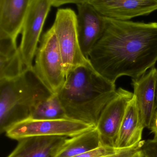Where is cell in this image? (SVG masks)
I'll use <instances>...</instances> for the list:
<instances>
[{
    "mask_svg": "<svg viewBox=\"0 0 157 157\" xmlns=\"http://www.w3.org/2000/svg\"><path fill=\"white\" fill-rule=\"evenodd\" d=\"M105 17L104 33L88 55L95 70L113 83L122 76L138 78L157 62V22Z\"/></svg>",
    "mask_w": 157,
    "mask_h": 157,
    "instance_id": "obj_1",
    "label": "cell"
},
{
    "mask_svg": "<svg viewBox=\"0 0 157 157\" xmlns=\"http://www.w3.org/2000/svg\"><path fill=\"white\" fill-rule=\"evenodd\" d=\"M117 90L115 83L97 72L88 60L68 74L57 95L67 118L96 127Z\"/></svg>",
    "mask_w": 157,
    "mask_h": 157,
    "instance_id": "obj_2",
    "label": "cell"
},
{
    "mask_svg": "<svg viewBox=\"0 0 157 157\" xmlns=\"http://www.w3.org/2000/svg\"><path fill=\"white\" fill-rule=\"evenodd\" d=\"M31 69L0 80V132L29 118L36 106L52 95Z\"/></svg>",
    "mask_w": 157,
    "mask_h": 157,
    "instance_id": "obj_3",
    "label": "cell"
},
{
    "mask_svg": "<svg viewBox=\"0 0 157 157\" xmlns=\"http://www.w3.org/2000/svg\"><path fill=\"white\" fill-rule=\"evenodd\" d=\"M34 61L35 74L52 94H57L64 85L66 74L52 26L41 37Z\"/></svg>",
    "mask_w": 157,
    "mask_h": 157,
    "instance_id": "obj_4",
    "label": "cell"
},
{
    "mask_svg": "<svg viewBox=\"0 0 157 157\" xmlns=\"http://www.w3.org/2000/svg\"><path fill=\"white\" fill-rule=\"evenodd\" d=\"M52 27L57 38L66 77L72 70L88 60L80 47L76 13L71 8L58 9Z\"/></svg>",
    "mask_w": 157,
    "mask_h": 157,
    "instance_id": "obj_5",
    "label": "cell"
},
{
    "mask_svg": "<svg viewBox=\"0 0 157 157\" xmlns=\"http://www.w3.org/2000/svg\"><path fill=\"white\" fill-rule=\"evenodd\" d=\"M95 126L69 118L36 120L28 118L14 124L5 132L8 138L18 141L32 136H59L71 137Z\"/></svg>",
    "mask_w": 157,
    "mask_h": 157,
    "instance_id": "obj_6",
    "label": "cell"
},
{
    "mask_svg": "<svg viewBox=\"0 0 157 157\" xmlns=\"http://www.w3.org/2000/svg\"><path fill=\"white\" fill-rule=\"evenodd\" d=\"M52 0H31L24 20L19 48L25 69L33 68V62L45 20Z\"/></svg>",
    "mask_w": 157,
    "mask_h": 157,
    "instance_id": "obj_7",
    "label": "cell"
},
{
    "mask_svg": "<svg viewBox=\"0 0 157 157\" xmlns=\"http://www.w3.org/2000/svg\"><path fill=\"white\" fill-rule=\"evenodd\" d=\"M133 97V92L119 88L114 98L104 108L96 126L102 145L115 147L127 107Z\"/></svg>",
    "mask_w": 157,
    "mask_h": 157,
    "instance_id": "obj_8",
    "label": "cell"
},
{
    "mask_svg": "<svg viewBox=\"0 0 157 157\" xmlns=\"http://www.w3.org/2000/svg\"><path fill=\"white\" fill-rule=\"evenodd\" d=\"M77 5V28L81 49L86 58L102 36L106 26V19L90 3Z\"/></svg>",
    "mask_w": 157,
    "mask_h": 157,
    "instance_id": "obj_9",
    "label": "cell"
},
{
    "mask_svg": "<svg viewBox=\"0 0 157 157\" xmlns=\"http://www.w3.org/2000/svg\"><path fill=\"white\" fill-rule=\"evenodd\" d=\"M88 2L104 17L125 21L157 10V0H89Z\"/></svg>",
    "mask_w": 157,
    "mask_h": 157,
    "instance_id": "obj_10",
    "label": "cell"
},
{
    "mask_svg": "<svg viewBox=\"0 0 157 157\" xmlns=\"http://www.w3.org/2000/svg\"><path fill=\"white\" fill-rule=\"evenodd\" d=\"M157 69L154 67L138 78L132 79L134 97L141 121L149 128L156 109Z\"/></svg>",
    "mask_w": 157,
    "mask_h": 157,
    "instance_id": "obj_11",
    "label": "cell"
},
{
    "mask_svg": "<svg viewBox=\"0 0 157 157\" xmlns=\"http://www.w3.org/2000/svg\"><path fill=\"white\" fill-rule=\"evenodd\" d=\"M31 0H0V37L17 40Z\"/></svg>",
    "mask_w": 157,
    "mask_h": 157,
    "instance_id": "obj_12",
    "label": "cell"
},
{
    "mask_svg": "<svg viewBox=\"0 0 157 157\" xmlns=\"http://www.w3.org/2000/svg\"><path fill=\"white\" fill-rule=\"evenodd\" d=\"M65 136H32L18 140L14 151L7 157H53Z\"/></svg>",
    "mask_w": 157,
    "mask_h": 157,
    "instance_id": "obj_13",
    "label": "cell"
},
{
    "mask_svg": "<svg viewBox=\"0 0 157 157\" xmlns=\"http://www.w3.org/2000/svg\"><path fill=\"white\" fill-rule=\"evenodd\" d=\"M144 128L133 97L127 107L118 134L115 147L119 149L128 148L141 142Z\"/></svg>",
    "mask_w": 157,
    "mask_h": 157,
    "instance_id": "obj_14",
    "label": "cell"
},
{
    "mask_svg": "<svg viewBox=\"0 0 157 157\" xmlns=\"http://www.w3.org/2000/svg\"><path fill=\"white\" fill-rule=\"evenodd\" d=\"M25 70L17 40L10 37H0V80L15 78Z\"/></svg>",
    "mask_w": 157,
    "mask_h": 157,
    "instance_id": "obj_15",
    "label": "cell"
},
{
    "mask_svg": "<svg viewBox=\"0 0 157 157\" xmlns=\"http://www.w3.org/2000/svg\"><path fill=\"white\" fill-rule=\"evenodd\" d=\"M102 145L96 127L73 137H67L53 157H73L96 149Z\"/></svg>",
    "mask_w": 157,
    "mask_h": 157,
    "instance_id": "obj_16",
    "label": "cell"
},
{
    "mask_svg": "<svg viewBox=\"0 0 157 157\" xmlns=\"http://www.w3.org/2000/svg\"><path fill=\"white\" fill-rule=\"evenodd\" d=\"M29 118L36 120H58L68 118L57 94H53L39 103Z\"/></svg>",
    "mask_w": 157,
    "mask_h": 157,
    "instance_id": "obj_17",
    "label": "cell"
},
{
    "mask_svg": "<svg viewBox=\"0 0 157 157\" xmlns=\"http://www.w3.org/2000/svg\"><path fill=\"white\" fill-rule=\"evenodd\" d=\"M121 149H119L108 146L101 145L96 149L73 157H102L115 154Z\"/></svg>",
    "mask_w": 157,
    "mask_h": 157,
    "instance_id": "obj_18",
    "label": "cell"
},
{
    "mask_svg": "<svg viewBox=\"0 0 157 157\" xmlns=\"http://www.w3.org/2000/svg\"><path fill=\"white\" fill-rule=\"evenodd\" d=\"M145 142V141H141L131 147L124 148L115 154L102 157H131L141 150Z\"/></svg>",
    "mask_w": 157,
    "mask_h": 157,
    "instance_id": "obj_19",
    "label": "cell"
},
{
    "mask_svg": "<svg viewBox=\"0 0 157 157\" xmlns=\"http://www.w3.org/2000/svg\"><path fill=\"white\" fill-rule=\"evenodd\" d=\"M141 149L146 157H157V138L145 141Z\"/></svg>",
    "mask_w": 157,
    "mask_h": 157,
    "instance_id": "obj_20",
    "label": "cell"
},
{
    "mask_svg": "<svg viewBox=\"0 0 157 157\" xmlns=\"http://www.w3.org/2000/svg\"><path fill=\"white\" fill-rule=\"evenodd\" d=\"M89 0H52V6L58 7L67 4H75L76 5L88 2Z\"/></svg>",
    "mask_w": 157,
    "mask_h": 157,
    "instance_id": "obj_21",
    "label": "cell"
},
{
    "mask_svg": "<svg viewBox=\"0 0 157 157\" xmlns=\"http://www.w3.org/2000/svg\"><path fill=\"white\" fill-rule=\"evenodd\" d=\"M148 129H150L151 133L154 134V138H157V108H156L154 112Z\"/></svg>",
    "mask_w": 157,
    "mask_h": 157,
    "instance_id": "obj_22",
    "label": "cell"
},
{
    "mask_svg": "<svg viewBox=\"0 0 157 157\" xmlns=\"http://www.w3.org/2000/svg\"><path fill=\"white\" fill-rule=\"evenodd\" d=\"M131 157H146L145 156L144 154L143 153V151L142 149L138 151V152H136L135 155L132 156Z\"/></svg>",
    "mask_w": 157,
    "mask_h": 157,
    "instance_id": "obj_23",
    "label": "cell"
},
{
    "mask_svg": "<svg viewBox=\"0 0 157 157\" xmlns=\"http://www.w3.org/2000/svg\"><path fill=\"white\" fill-rule=\"evenodd\" d=\"M156 108H157V81L156 86Z\"/></svg>",
    "mask_w": 157,
    "mask_h": 157,
    "instance_id": "obj_24",
    "label": "cell"
}]
</instances>
